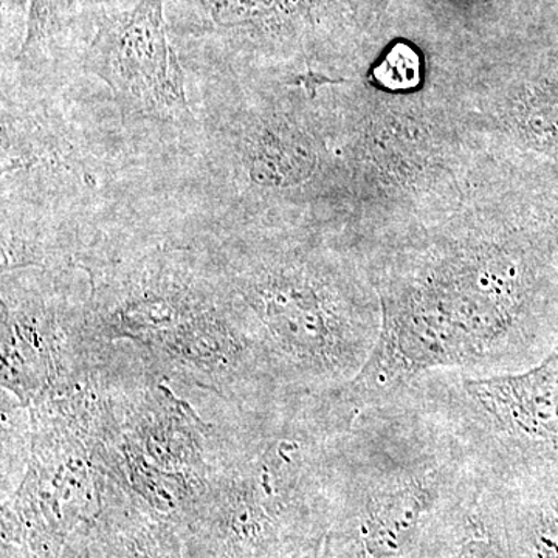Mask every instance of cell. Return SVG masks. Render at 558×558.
<instances>
[{"label":"cell","instance_id":"6da1fadb","mask_svg":"<svg viewBox=\"0 0 558 558\" xmlns=\"http://www.w3.org/2000/svg\"><path fill=\"white\" fill-rule=\"evenodd\" d=\"M80 270L92 339L131 344L174 384L227 409L281 396L199 242L124 231L90 248Z\"/></svg>","mask_w":558,"mask_h":558},{"label":"cell","instance_id":"7a4b0ae2","mask_svg":"<svg viewBox=\"0 0 558 558\" xmlns=\"http://www.w3.org/2000/svg\"><path fill=\"white\" fill-rule=\"evenodd\" d=\"M222 409L207 492L179 531L183 558H293L318 546L329 442L355 411L339 392Z\"/></svg>","mask_w":558,"mask_h":558},{"label":"cell","instance_id":"3957f363","mask_svg":"<svg viewBox=\"0 0 558 558\" xmlns=\"http://www.w3.org/2000/svg\"><path fill=\"white\" fill-rule=\"evenodd\" d=\"M281 395H333L365 368L381 325L348 270L267 229L197 238Z\"/></svg>","mask_w":558,"mask_h":558},{"label":"cell","instance_id":"277c9868","mask_svg":"<svg viewBox=\"0 0 558 558\" xmlns=\"http://www.w3.org/2000/svg\"><path fill=\"white\" fill-rule=\"evenodd\" d=\"M476 473L449 425L410 388L355 410L329 442L318 558L402 557Z\"/></svg>","mask_w":558,"mask_h":558},{"label":"cell","instance_id":"5b68a950","mask_svg":"<svg viewBox=\"0 0 558 558\" xmlns=\"http://www.w3.org/2000/svg\"><path fill=\"white\" fill-rule=\"evenodd\" d=\"M61 69L2 78V208L75 223L97 242L140 218L146 185L131 132L76 98Z\"/></svg>","mask_w":558,"mask_h":558},{"label":"cell","instance_id":"8992f818","mask_svg":"<svg viewBox=\"0 0 558 558\" xmlns=\"http://www.w3.org/2000/svg\"><path fill=\"white\" fill-rule=\"evenodd\" d=\"M95 380L106 475L180 531L211 478L216 422L131 344L105 343Z\"/></svg>","mask_w":558,"mask_h":558},{"label":"cell","instance_id":"52a82bcc","mask_svg":"<svg viewBox=\"0 0 558 558\" xmlns=\"http://www.w3.org/2000/svg\"><path fill=\"white\" fill-rule=\"evenodd\" d=\"M27 410L31 458L2 501V558H62L70 538L100 515L110 481L94 409L86 395L70 392Z\"/></svg>","mask_w":558,"mask_h":558},{"label":"cell","instance_id":"ba28073f","mask_svg":"<svg viewBox=\"0 0 558 558\" xmlns=\"http://www.w3.org/2000/svg\"><path fill=\"white\" fill-rule=\"evenodd\" d=\"M410 389L454 433L490 478L558 468V343L515 373H433Z\"/></svg>","mask_w":558,"mask_h":558},{"label":"cell","instance_id":"9c48e42d","mask_svg":"<svg viewBox=\"0 0 558 558\" xmlns=\"http://www.w3.org/2000/svg\"><path fill=\"white\" fill-rule=\"evenodd\" d=\"M78 274H2V391L25 409L78 387L101 347L87 329V279L80 286Z\"/></svg>","mask_w":558,"mask_h":558},{"label":"cell","instance_id":"30bf717a","mask_svg":"<svg viewBox=\"0 0 558 558\" xmlns=\"http://www.w3.org/2000/svg\"><path fill=\"white\" fill-rule=\"evenodd\" d=\"M80 69L108 86L130 132L146 126L179 137L196 120L165 0H135L108 14L81 54Z\"/></svg>","mask_w":558,"mask_h":558},{"label":"cell","instance_id":"8fae6325","mask_svg":"<svg viewBox=\"0 0 558 558\" xmlns=\"http://www.w3.org/2000/svg\"><path fill=\"white\" fill-rule=\"evenodd\" d=\"M62 558H183L170 521L109 481L100 515L70 538Z\"/></svg>","mask_w":558,"mask_h":558},{"label":"cell","instance_id":"7c38bea8","mask_svg":"<svg viewBox=\"0 0 558 558\" xmlns=\"http://www.w3.org/2000/svg\"><path fill=\"white\" fill-rule=\"evenodd\" d=\"M126 9L124 0H27L24 36L14 68L43 70L62 65L83 54L98 25L113 11Z\"/></svg>","mask_w":558,"mask_h":558},{"label":"cell","instance_id":"4fadbf2b","mask_svg":"<svg viewBox=\"0 0 558 558\" xmlns=\"http://www.w3.org/2000/svg\"><path fill=\"white\" fill-rule=\"evenodd\" d=\"M32 447L28 410L9 392L2 391V501L20 486Z\"/></svg>","mask_w":558,"mask_h":558},{"label":"cell","instance_id":"5bb4252c","mask_svg":"<svg viewBox=\"0 0 558 558\" xmlns=\"http://www.w3.org/2000/svg\"><path fill=\"white\" fill-rule=\"evenodd\" d=\"M347 83L344 78H332V76L326 75V73L317 72V70L307 69L306 72L296 73V75L290 76L286 84L289 87H299L310 95L311 100L317 98L318 89L322 87L329 86V84H343Z\"/></svg>","mask_w":558,"mask_h":558},{"label":"cell","instance_id":"9a60e30c","mask_svg":"<svg viewBox=\"0 0 558 558\" xmlns=\"http://www.w3.org/2000/svg\"><path fill=\"white\" fill-rule=\"evenodd\" d=\"M27 10V0H2V11L9 14H21Z\"/></svg>","mask_w":558,"mask_h":558},{"label":"cell","instance_id":"2e32d148","mask_svg":"<svg viewBox=\"0 0 558 558\" xmlns=\"http://www.w3.org/2000/svg\"><path fill=\"white\" fill-rule=\"evenodd\" d=\"M318 549L319 545L315 546V548H312L310 550H304L303 554H300V556L293 558H318Z\"/></svg>","mask_w":558,"mask_h":558}]
</instances>
